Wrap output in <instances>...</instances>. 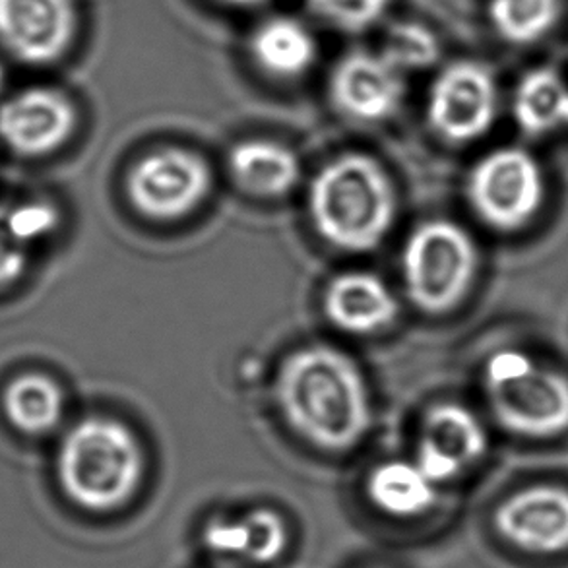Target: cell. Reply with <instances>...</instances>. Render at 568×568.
I'll return each mask as SVG.
<instances>
[{"label":"cell","instance_id":"cell-1","mask_svg":"<svg viewBox=\"0 0 568 568\" xmlns=\"http://www.w3.org/2000/svg\"><path fill=\"white\" fill-rule=\"evenodd\" d=\"M274 394L293 429L324 450L354 448L373 425L362 369L331 346L303 347L290 355L277 371Z\"/></svg>","mask_w":568,"mask_h":568},{"label":"cell","instance_id":"cell-2","mask_svg":"<svg viewBox=\"0 0 568 568\" xmlns=\"http://www.w3.org/2000/svg\"><path fill=\"white\" fill-rule=\"evenodd\" d=\"M308 212L318 235L349 253L373 251L396 217V192L383 165L365 154L339 155L316 173Z\"/></svg>","mask_w":568,"mask_h":568},{"label":"cell","instance_id":"cell-3","mask_svg":"<svg viewBox=\"0 0 568 568\" xmlns=\"http://www.w3.org/2000/svg\"><path fill=\"white\" fill-rule=\"evenodd\" d=\"M144 454L132 430L108 417H85L64 435L57 453V477L78 507L108 513L139 489Z\"/></svg>","mask_w":568,"mask_h":568},{"label":"cell","instance_id":"cell-4","mask_svg":"<svg viewBox=\"0 0 568 568\" xmlns=\"http://www.w3.org/2000/svg\"><path fill=\"white\" fill-rule=\"evenodd\" d=\"M487 402L503 429L524 438L568 430V377L520 349H500L485 363Z\"/></svg>","mask_w":568,"mask_h":568},{"label":"cell","instance_id":"cell-5","mask_svg":"<svg viewBox=\"0 0 568 568\" xmlns=\"http://www.w3.org/2000/svg\"><path fill=\"white\" fill-rule=\"evenodd\" d=\"M477 264L476 243L462 225L450 220L422 223L402 254L407 295L429 315L448 313L468 295Z\"/></svg>","mask_w":568,"mask_h":568},{"label":"cell","instance_id":"cell-6","mask_svg":"<svg viewBox=\"0 0 568 568\" xmlns=\"http://www.w3.org/2000/svg\"><path fill=\"white\" fill-rule=\"evenodd\" d=\"M469 204L481 222L503 233L523 230L546 202V175L523 148H500L469 171Z\"/></svg>","mask_w":568,"mask_h":568},{"label":"cell","instance_id":"cell-7","mask_svg":"<svg viewBox=\"0 0 568 568\" xmlns=\"http://www.w3.org/2000/svg\"><path fill=\"white\" fill-rule=\"evenodd\" d=\"M499 85L476 61H456L438 72L427 98V121L440 139L468 144L491 131L499 115Z\"/></svg>","mask_w":568,"mask_h":568},{"label":"cell","instance_id":"cell-8","mask_svg":"<svg viewBox=\"0 0 568 568\" xmlns=\"http://www.w3.org/2000/svg\"><path fill=\"white\" fill-rule=\"evenodd\" d=\"M212 171L194 152L162 148L132 165L126 192L132 206L152 220H178L206 199Z\"/></svg>","mask_w":568,"mask_h":568},{"label":"cell","instance_id":"cell-9","mask_svg":"<svg viewBox=\"0 0 568 568\" xmlns=\"http://www.w3.org/2000/svg\"><path fill=\"white\" fill-rule=\"evenodd\" d=\"M78 26L77 0H0V47L28 67L61 61Z\"/></svg>","mask_w":568,"mask_h":568},{"label":"cell","instance_id":"cell-10","mask_svg":"<svg viewBox=\"0 0 568 568\" xmlns=\"http://www.w3.org/2000/svg\"><path fill=\"white\" fill-rule=\"evenodd\" d=\"M406 95V72L381 51L359 49L332 70L331 100L342 115L381 123L396 115Z\"/></svg>","mask_w":568,"mask_h":568},{"label":"cell","instance_id":"cell-11","mask_svg":"<svg viewBox=\"0 0 568 568\" xmlns=\"http://www.w3.org/2000/svg\"><path fill=\"white\" fill-rule=\"evenodd\" d=\"M77 123L74 103L54 88H26L0 103V140L23 158L53 154L69 142Z\"/></svg>","mask_w":568,"mask_h":568},{"label":"cell","instance_id":"cell-12","mask_svg":"<svg viewBox=\"0 0 568 568\" xmlns=\"http://www.w3.org/2000/svg\"><path fill=\"white\" fill-rule=\"evenodd\" d=\"M487 433L477 415L460 404L430 407L415 453L417 466L433 484H448L484 458Z\"/></svg>","mask_w":568,"mask_h":568},{"label":"cell","instance_id":"cell-13","mask_svg":"<svg viewBox=\"0 0 568 568\" xmlns=\"http://www.w3.org/2000/svg\"><path fill=\"white\" fill-rule=\"evenodd\" d=\"M495 526L508 544L530 554L568 549V489L534 485L510 495L497 508Z\"/></svg>","mask_w":568,"mask_h":568},{"label":"cell","instance_id":"cell-14","mask_svg":"<svg viewBox=\"0 0 568 568\" xmlns=\"http://www.w3.org/2000/svg\"><path fill=\"white\" fill-rule=\"evenodd\" d=\"M324 313L349 334H373L398 316V301L381 277L371 272H346L334 277L324 293Z\"/></svg>","mask_w":568,"mask_h":568},{"label":"cell","instance_id":"cell-15","mask_svg":"<svg viewBox=\"0 0 568 568\" xmlns=\"http://www.w3.org/2000/svg\"><path fill=\"white\" fill-rule=\"evenodd\" d=\"M202 539L212 554L268 565L284 554L287 530L276 513L256 508L241 518H214L206 524Z\"/></svg>","mask_w":568,"mask_h":568},{"label":"cell","instance_id":"cell-16","mask_svg":"<svg viewBox=\"0 0 568 568\" xmlns=\"http://www.w3.org/2000/svg\"><path fill=\"white\" fill-rule=\"evenodd\" d=\"M248 53L268 77L293 80L315 67L318 43L307 23L293 16H270L253 31Z\"/></svg>","mask_w":568,"mask_h":568},{"label":"cell","instance_id":"cell-17","mask_svg":"<svg viewBox=\"0 0 568 568\" xmlns=\"http://www.w3.org/2000/svg\"><path fill=\"white\" fill-rule=\"evenodd\" d=\"M231 178L254 196H282L297 185L300 158L293 150L272 140L241 142L230 152Z\"/></svg>","mask_w":568,"mask_h":568},{"label":"cell","instance_id":"cell-18","mask_svg":"<svg viewBox=\"0 0 568 568\" xmlns=\"http://www.w3.org/2000/svg\"><path fill=\"white\" fill-rule=\"evenodd\" d=\"M513 113L528 136H546L568 126L567 80L549 67L526 72L516 88Z\"/></svg>","mask_w":568,"mask_h":568},{"label":"cell","instance_id":"cell-19","mask_svg":"<svg viewBox=\"0 0 568 568\" xmlns=\"http://www.w3.org/2000/svg\"><path fill=\"white\" fill-rule=\"evenodd\" d=\"M2 412L23 435H45L59 425L64 412L61 386L41 373L12 378L2 392Z\"/></svg>","mask_w":568,"mask_h":568},{"label":"cell","instance_id":"cell-20","mask_svg":"<svg viewBox=\"0 0 568 568\" xmlns=\"http://www.w3.org/2000/svg\"><path fill=\"white\" fill-rule=\"evenodd\" d=\"M437 484L417 462H384L371 471L367 493L375 507L392 516H419L437 500Z\"/></svg>","mask_w":568,"mask_h":568},{"label":"cell","instance_id":"cell-21","mask_svg":"<svg viewBox=\"0 0 568 568\" xmlns=\"http://www.w3.org/2000/svg\"><path fill=\"white\" fill-rule=\"evenodd\" d=\"M562 0H489L493 30L510 45L526 47L547 38L559 23Z\"/></svg>","mask_w":568,"mask_h":568},{"label":"cell","instance_id":"cell-22","mask_svg":"<svg viewBox=\"0 0 568 568\" xmlns=\"http://www.w3.org/2000/svg\"><path fill=\"white\" fill-rule=\"evenodd\" d=\"M386 54L399 70L429 69L440 57V43L437 33L419 22H398L386 31L383 47L378 49Z\"/></svg>","mask_w":568,"mask_h":568},{"label":"cell","instance_id":"cell-23","mask_svg":"<svg viewBox=\"0 0 568 568\" xmlns=\"http://www.w3.org/2000/svg\"><path fill=\"white\" fill-rule=\"evenodd\" d=\"M392 0H307L324 22L346 33H362L383 20Z\"/></svg>","mask_w":568,"mask_h":568},{"label":"cell","instance_id":"cell-24","mask_svg":"<svg viewBox=\"0 0 568 568\" xmlns=\"http://www.w3.org/2000/svg\"><path fill=\"white\" fill-rule=\"evenodd\" d=\"M7 217L8 225L16 239L28 248L31 243L51 237L61 225L59 210L45 200H33V202L7 206Z\"/></svg>","mask_w":568,"mask_h":568},{"label":"cell","instance_id":"cell-25","mask_svg":"<svg viewBox=\"0 0 568 568\" xmlns=\"http://www.w3.org/2000/svg\"><path fill=\"white\" fill-rule=\"evenodd\" d=\"M28 262V246L16 239L8 225L7 204H0V292L22 280Z\"/></svg>","mask_w":568,"mask_h":568},{"label":"cell","instance_id":"cell-26","mask_svg":"<svg viewBox=\"0 0 568 568\" xmlns=\"http://www.w3.org/2000/svg\"><path fill=\"white\" fill-rule=\"evenodd\" d=\"M220 2L227 7L253 8L261 7L262 2H266V0H220Z\"/></svg>","mask_w":568,"mask_h":568},{"label":"cell","instance_id":"cell-27","mask_svg":"<svg viewBox=\"0 0 568 568\" xmlns=\"http://www.w3.org/2000/svg\"><path fill=\"white\" fill-rule=\"evenodd\" d=\"M7 67L0 62V93L4 92V88H7Z\"/></svg>","mask_w":568,"mask_h":568},{"label":"cell","instance_id":"cell-28","mask_svg":"<svg viewBox=\"0 0 568 568\" xmlns=\"http://www.w3.org/2000/svg\"><path fill=\"white\" fill-rule=\"evenodd\" d=\"M220 568H239V567H231V565H227V567H220Z\"/></svg>","mask_w":568,"mask_h":568}]
</instances>
